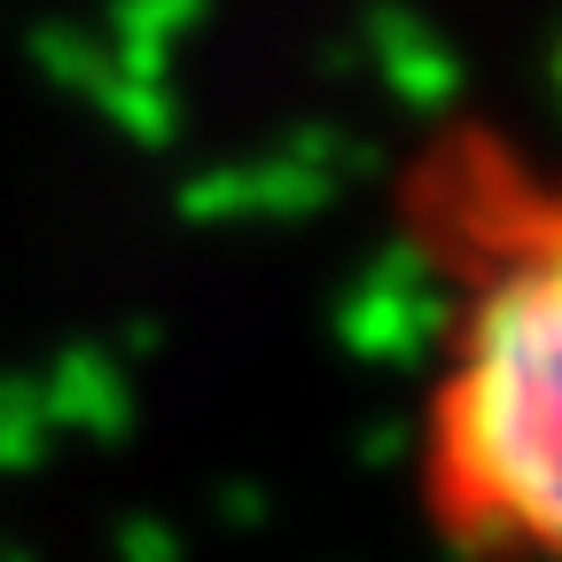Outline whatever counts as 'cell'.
Masks as SVG:
<instances>
[{
	"label": "cell",
	"instance_id": "6da1fadb",
	"mask_svg": "<svg viewBox=\"0 0 562 562\" xmlns=\"http://www.w3.org/2000/svg\"><path fill=\"white\" fill-rule=\"evenodd\" d=\"M430 281L406 501L446 562H547L562 531V211L492 117H438L391 180Z\"/></svg>",
	"mask_w": 562,
	"mask_h": 562
}]
</instances>
